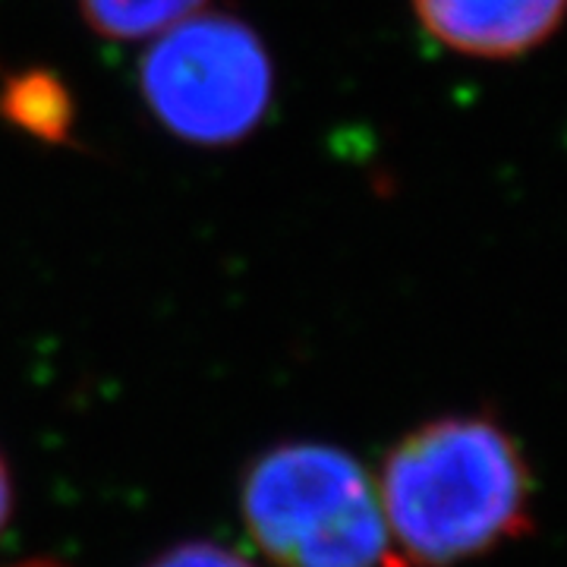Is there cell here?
<instances>
[{
	"label": "cell",
	"instance_id": "obj_4",
	"mask_svg": "<svg viewBox=\"0 0 567 567\" xmlns=\"http://www.w3.org/2000/svg\"><path fill=\"white\" fill-rule=\"evenodd\" d=\"M435 44L473 61H517L567 20V0H410Z\"/></svg>",
	"mask_w": 567,
	"mask_h": 567
},
{
	"label": "cell",
	"instance_id": "obj_9",
	"mask_svg": "<svg viewBox=\"0 0 567 567\" xmlns=\"http://www.w3.org/2000/svg\"><path fill=\"white\" fill-rule=\"evenodd\" d=\"M0 567H70L58 561V558H29V561H17V565H0Z\"/></svg>",
	"mask_w": 567,
	"mask_h": 567
},
{
	"label": "cell",
	"instance_id": "obj_3",
	"mask_svg": "<svg viewBox=\"0 0 567 567\" xmlns=\"http://www.w3.org/2000/svg\"><path fill=\"white\" fill-rule=\"evenodd\" d=\"M148 41L140 61L142 102L171 136L227 148L262 126L275 104V61L249 22L199 10Z\"/></svg>",
	"mask_w": 567,
	"mask_h": 567
},
{
	"label": "cell",
	"instance_id": "obj_8",
	"mask_svg": "<svg viewBox=\"0 0 567 567\" xmlns=\"http://www.w3.org/2000/svg\"><path fill=\"white\" fill-rule=\"evenodd\" d=\"M13 507H17V486H13V473H10L7 457L0 454V536L13 520Z\"/></svg>",
	"mask_w": 567,
	"mask_h": 567
},
{
	"label": "cell",
	"instance_id": "obj_7",
	"mask_svg": "<svg viewBox=\"0 0 567 567\" xmlns=\"http://www.w3.org/2000/svg\"><path fill=\"white\" fill-rule=\"evenodd\" d=\"M145 567H262L256 558L215 539H186L158 551Z\"/></svg>",
	"mask_w": 567,
	"mask_h": 567
},
{
	"label": "cell",
	"instance_id": "obj_1",
	"mask_svg": "<svg viewBox=\"0 0 567 567\" xmlns=\"http://www.w3.org/2000/svg\"><path fill=\"white\" fill-rule=\"evenodd\" d=\"M398 567H457L533 529V470L488 413L413 425L372 473Z\"/></svg>",
	"mask_w": 567,
	"mask_h": 567
},
{
	"label": "cell",
	"instance_id": "obj_6",
	"mask_svg": "<svg viewBox=\"0 0 567 567\" xmlns=\"http://www.w3.org/2000/svg\"><path fill=\"white\" fill-rule=\"evenodd\" d=\"M82 22L107 41H148L174 22L205 10L208 0H76Z\"/></svg>",
	"mask_w": 567,
	"mask_h": 567
},
{
	"label": "cell",
	"instance_id": "obj_5",
	"mask_svg": "<svg viewBox=\"0 0 567 567\" xmlns=\"http://www.w3.org/2000/svg\"><path fill=\"white\" fill-rule=\"evenodd\" d=\"M73 99L51 70H25L0 89V121L20 126L41 142H73Z\"/></svg>",
	"mask_w": 567,
	"mask_h": 567
},
{
	"label": "cell",
	"instance_id": "obj_2",
	"mask_svg": "<svg viewBox=\"0 0 567 567\" xmlns=\"http://www.w3.org/2000/svg\"><path fill=\"white\" fill-rule=\"evenodd\" d=\"M240 520L275 567H398L375 480L350 451L281 442L240 476Z\"/></svg>",
	"mask_w": 567,
	"mask_h": 567
}]
</instances>
